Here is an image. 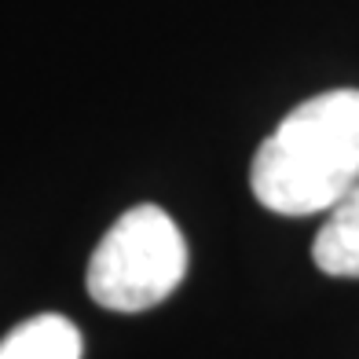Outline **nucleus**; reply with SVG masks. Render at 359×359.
<instances>
[{
	"instance_id": "nucleus-1",
	"label": "nucleus",
	"mask_w": 359,
	"mask_h": 359,
	"mask_svg": "<svg viewBox=\"0 0 359 359\" xmlns=\"http://www.w3.org/2000/svg\"><path fill=\"white\" fill-rule=\"evenodd\" d=\"M359 184V88H330L297 103L257 147L250 187L283 217L330 213Z\"/></svg>"
},
{
	"instance_id": "nucleus-2",
	"label": "nucleus",
	"mask_w": 359,
	"mask_h": 359,
	"mask_svg": "<svg viewBox=\"0 0 359 359\" xmlns=\"http://www.w3.org/2000/svg\"><path fill=\"white\" fill-rule=\"evenodd\" d=\"M187 275V242L158 205H133L114 220L88 260V293L110 312H147Z\"/></svg>"
},
{
	"instance_id": "nucleus-3",
	"label": "nucleus",
	"mask_w": 359,
	"mask_h": 359,
	"mask_svg": "<svg viewBox=\"0 0 359 359\" xmlns=\"http://www.w3.org/2000/svg\"><path fill=\"white\" fill-rule=\"evenodd\" d=\"M312 260L334 279H359V184L326 213L312 242Z\"/></svg>"
},
{
	"instance_id": "nucleus-4",
	"label": "nucleus",
	"mask_w": 359,
	"mask_h": 359,
	"mask_svg": "<svg viewBox=\"0 0 359 359\" xmlns=\"http://www.w3.org/2000/svg\"><path fill=\"white\" fill-rule=\"evenodd\" d=\"M81 330L55 312H44L19 323L0 341V359H81Z\"/></svg>"
}]
</instances>
